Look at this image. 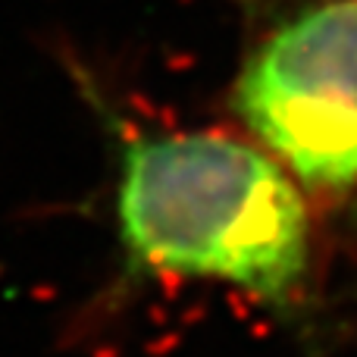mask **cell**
<instances>
[{"mask_svg": "<svg viewBox=\"0 0 357 357\" xmlns=\"http://www.w3.org/2000/svg\"><path fill=\"white\" fill-rule=\"evenodd\" d=\"M113 138V232L126 279L222 282L291 307L310 273V216L264 148L204 129H142L98 100Z\"/></svg>", "mask_w": 357, "mask_h": 357, "instance_id": "6da1fadb", "label": "cell"}, {"mask_svg": "<svg viewBox=\"0 0 357 357\" xmlns=\"http://www.w3.org/2000/svg\"><path fill=\"white\" fill-rule=\"evenodd\" d=\"M232 110L307 188L357 182V0H323L260 38L241 63Z\"/></svg>", "mask_w": 357, "mask_h": 357, "instance_id": "7a4b0ae2", "label": "cell"}]
</instances>
